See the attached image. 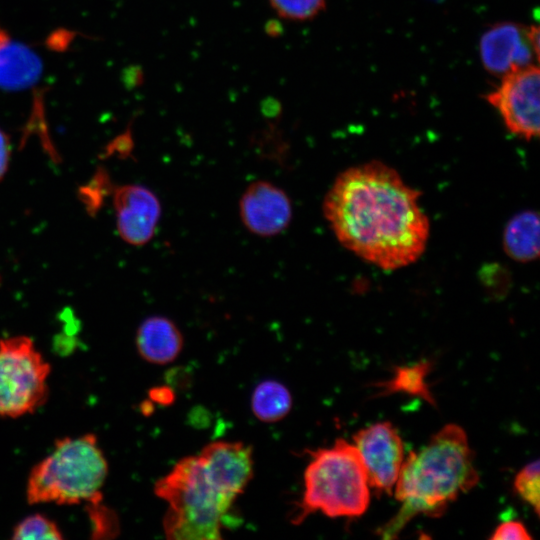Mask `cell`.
Segmentation results:
<instances>
[{"instance_id":"6da1fadb","label":"cell","mask_w":540,"mask_h":540,"mask_svg":"<svg viewBox=\"0 0 540 540\" xmlns=\"http://www.w3.org/2000/svg\"><path fill=\"white\" fill-rule=\"evenodd\" d=\"M419 197L396 170L372 161L338 175L323 213L346 249L391 271L414 263L426 249L429 220Z\"/></svg>"},{"instance_id":"7a4b0ae2","label":"cell","mask_w":540,"mask_h":540,"mask_svg":"<svg viewBox=\"0 0 540 540\" xmlns=\"http://www.w3.org/2000/svg\"><path fill=\"white\" fill-rule=\"evenodd\" d=\"M478 481L465 431L456 424L445 425L418 452H410L404 459L395 486L401 507L379 534L395 538L418 514L441 516L450 503Z\"/></svg>"},{"instance_id":"3957f363","label":"cell","mask_w":540,"mask_h":540,"mask_svg":"<svg viewBox=\"0 0 540 540\" xmlns=\"http://www.w3.org/2000/svg\"><path fill=\"white\" fill-rule=\"evenodd\" d=\"M108 471L107 458L95 434L59 438L52 451L30 470L27 502L78 505L103 500Z\"/></svg>"},{"instance_id":"277c9868","label":"cell","mask_w":540,"mask_h":540,"mask_svg":"<svg viewBox=\"0 0 540 540\" xmlns=\"http://www.w3.org/2000/svg\"><path fill=\"white\" fill-rule=\"evenodd\" d=\"M304 473V493L294 523L322 512L328 517H357L368 508L370 491L365 468L354 444L338 439L311 452Z\"/></svg>"},{"instance_id":"5b68a950","label":"cell","mask_w":540,"mask_h":540,"mask_svg":"<svg viewBox=\"0 0 540 540\" xmlns=\"http://www.w3.org/2000/svg\"><path fill=\"white\" fill-rule=\"evenodd\" d=\"M154 492L169 505L163 521L167 538H221L223 520L233 502L213 485L197 455L178 461L155 483Z\"/></svg>"},{"instance_id":"8992f818","label":"cell","mask_w":540,"mask_h":540,"mask_svg":"<svg viewBox=\"0 0 540 540\" xmlns=\"http://www.w3.org/2000/svg\"><path fill=\"white\" fill-rule=\"evenodd\" d=\"M50 363L32 338L0 339V416L18 418L35 412L49 394Z\"/></svg>"},{"instance_id":"52a82bcc","label":"cell","mask_w":540,"mask_h":540,"mask_svg":"<svg viewBox=\"0 0 540 540\" xmlns=\"http://www.w3.org/2000/svg\"><path fill=\"white\" fill-rule=\"evenodd\" d=\"M540 72L529 65L502 77L486 101L500 114L507 130L525 140L538 137L540 126Z\"/></svg>"},{"instance_id":"ba28073f","label":"cell","mask_w":540,"mask_h":540,"mask_svg":"<svg viewBox=\"0 0 540 540\" xmlns=\"http://www.w3.org/2000/svg\"><path fill=\"white\" fill-rule=\"evenodd\" d=\"M484 68L495 76L525 68L539 58V28L501 22L488 29L479 43Z\"/></svg>"},{"instance_id":"9c48e42d","label":"cell","mask_w":540,"mask_h":540,"mask_svg":"<svg viewBox=\"0 0 540 540\" xmlns=\"http://www.w3.org/2000/svg\"><path fill=\"white\" fill-rule=\"evenodd\" d=\"M353 440L369 487L390 493L405 459L403 441L397 430L390 422H377L359 430Z\"/></svg>"},{"instance_id":"30bf717a","label":"cell","mask_w":540,"mask_h":540,"mask_svg":"<svg viewBox=\"0 0 540 540\" xmlns=\"http://www.w3.org/2000/svg\"><path fill=\"white\" fill-rule=\"evenodd\" d=\"M292 215L288 194L266 180L249 184L239 200V216L244 227L259 237L281 234L289 227Z\"/></svg>"},{"instance_id":"8fae6325","label":"cell","mask_w":540,"mask_h":540,"mask_svg":"<svg viewBox=\"0 0 540 540\" xmlns=\"http://www.w3.org/2000/svg\"><path fill=\"white\" fill-rule=\"evenodd\" d=\"M112 203L121 239L132 246L150 242L162 213L156 194L142 185H121L113 189Z\"/></svg>"},{"instance_id":"7c38bea8","label":"cell","mask_w":540,"mask_h":540,"mask_svg":"<svg viewBox=\"0 0 540 540\" xmlns=\"http://www.w3.org/2000/svg\"><path fill=\"white\" fill-rule=\"evenodd\" d=\"M213 485L231 502L253 476L252 449L240 442L217 441L197 455Z\"/></svg>"},{"instance_id":"4fadbf2b","label":"cell","mask_w":540,"mask_h":540,"mask_svg":"<svg viewBox=\"0 0 540 540\" xmlns=\"http://www.w3.org/2000/svg\"><path fill=\"white\" fill-rule=\"evenodd\" d=\"M139 355L152 364H167L183 347V336L176 324L164 316H150L139 325L136 338Z\"/></svg>"},{"instance_id":"5bb4252c","label":"cell","mask_w":540,"mask_h":540,"mask_svg":"<svg viewBox=\"0 0 540 540\" xmlns=\"http://www.w3.org/2000/svg\"><path fill=\"white\" fill-rule=\"evenodd\" d=\"M539 217L535 211L515 214L503 232V248L513 260L526 263L538 258L540 252Z\"/></svg>"},{"instance_id":"9a60e30c","label":"cell","mask_w":540,"mask_h":540,"mask_svg":"<svg viewBox=\"0 0 540 540\" xmlns=\"http://www.w3.org/2000/svg\"><path fill=\"white\" fill-rule=\"evenodd\" d=\"M41 63L27 47L9 39L0 46V87L20 89L39 76Z\"/></svg>"},{"instance_id":"2e32d148","label":"cell","mask_w":540,"mask_h":540,"mask_svg":"<svg viewBox=\"0 0 540 540\" xmlns=\"http://www.w3.org/2000/svg\"><path fill=\"white\" fill-rule=\"evenodd\" d=\"M430 362L419 361L395 369L392 378L378 384L381 388L379 395H389L392 393H405L417 396L431 405H435L434 397L426 381L430 371Z\"/></svg>"},{"instance_id":"e0dca14e","label":"cell","mask_w":540,"mask_h":540,"mask_svg":"<svg viewBox=\"0 0 540 540\" xmlns=\"http://www.w3.org/2000/svg\"><path fill=\"white\" fill-rule=\"evenodd\" d=\"M253 414L263 422H276L283 419L291 410L292 396L280 382L265 380L259 383L252 394Z\"/></svg>"},{"instance_id":"ac0fdd59","label":"cell","mask_w":540,"mask_h":540,"mask_svg":"<svg viewBox=\"0 0 540 540\" xmlns=\"http://www.w3.org/2000/svg\"><path fill=\"white\" fill-rule=\"evenodd\" d=\"M11 538L14 540L24 539H48L62 540V531L57 523L44 514L35 513L23 518L14 526Z\"/></svg>"},{"instance_id":"d6986e66","label":"cell","mask_w":540,"mask_h":540,"mask_svg":"<svg viewBox=\"0 0 540 540\" xmlns=\"http://www.w3.org/2000/svg\"><path fill=\"white\" fill-rule=\"evenodd\" d=\"M273 10L283 19L305 21L318 15L326 0H268Z\"/></svg>"},{"instance_id":"ffe728a7","label":"cell","mask_w":540,"mask_h":540,"mask_svg":"<svg viewBox=\"0 0 540 540\" xmlns=\"http://www.w3.org/2000/svg\"><path fill=\"white\" fill-rule=\"evenodd\" d=\"M539 461L536 460L523 467L516 475L514 488L517 494L539 515L540 475Z\"/></svg>"},{"instance_id":"44dd1931","label":"cell","mask_w":540,"mask_h":540,"mask_svg":"<svg viewBox=\"0 0 540 540\" xmlns=\"http://www.w3.org/2000/svg\"><path fill=\"white\" fill-rule=\"evenodd\" d=\"M102 501L86 504L93 538H113L119 533V523L115 512L107 508Z\"/></svg>"},{"instance_id":"7402d4cb","label":"cell","mask_w":540,"mask_h":540,"mask_svg":"<svg viewBox=\"0 0 540 540\" xmlns=\"http://www.w3.org/2000/svg\"><path fill=\"white\" fill-rule=\"evenodd\" d=\"M531 538L526 527L516 520L501 523L490 537L493 540H529Z\"/></svg>"},{"instance_id":"603a6c76","label":"cell","mask_w":540,"mask_h":540,"mask_svg":"<svg viewBox=\"0 0 540 540\" xmlns=\"http://www.w3.org/2000/svg\"><path fill=\"white\" fill-rule=\"evenodd\" d=\"M11 160V143L8 135L0 128V182L5 178Z\"/></svg>"},{"instance_id":"cb8c5ba5","label":"cell","mask_w":540,"mask_h":540,"mask_svg":"<svg viewBox=\"0 0 540 540\" xmlns=\"http://www.w3.org/2000/svg\"><path fill=\"white\" fill-rule=\"evenodd\" d=\"M150 397L153 401L166 404L172 400V392L163 387L155 388L150 391Z\"/></svg>"},{"instance_id":"d4e9b609","label":"cell","mask_w":540,"mask_h":540,"mask_svg":"<svg viewBox=\"0 0 540 540\" xmlns=\"http://www.w3.org/2000/svg\"><path fill=\"white\" fill-rule=\"evenodd\" d=\"M8 40H9V36L5 32V30H3L2 27L0 26V46L3 45Z\"/></svg>"}]
</instances>
